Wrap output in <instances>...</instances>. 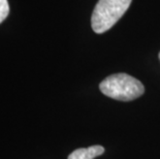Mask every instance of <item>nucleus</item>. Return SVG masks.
<instances>
[{"label": "nucleus", "mask_w": 160, "mask_h": 159, "mask_svg": "<svg viewBox=\"0 0 160 159\" xmlns=\"http://www.w3.org/2000/svg\"><path fill=\"white\" fill-rule=\"evenodd\" d=\"M99 89L104 95L121 101H131L145 92L144 85L127 73H116L105 77Z\"/></svg>", "instance_id": "nucleus-1"}, {"label": "nucleus", "mask_w": 160, "mask_h": 159, "mask_svg": "<svg viewBox=\"0 0 160 159\" xmlns=\"http://www.w3.org/2000/svg\"><path fill=\"white\" fill-rule=\"evenodd\" d=\"M132 0H98L91 17V27L95 33L110 30L127 12Z\"/></svg>", "instance_id": "nucleus-2"}, {"label": "nucleus", "mask_w": 160, "mask_h": 159, "mask_svg": "<svg viewBox=\"0 0 160 159\" xmlns=\"http://www.w3.org/2000/svg\"><path fill=\"white\" fill-rule=\"evenodd\" d=\"M104 153V148L99 145H95L89 148H81L74 150L69 154L67 159H94Z\"/></svg>", "instance_id": "nucleus-3"}, {"label": "nucleus", "mask_w": 160, "mask_h": 159, "mask_svg": "<svg viewBox=\"0 0 160 159\" xmlns=\"http://www.w3.org/2000/svg\"><path fill=\"white\" fill-rule=\"evenodd\" d=\"M9 13V5L8 0H0V24L6 19Z\"/></svg>", "instance_id": "nucleus-4"}, {"label": "nucleus", "mask_w": 160, "mask_h": 159, "mask_svg": "<svg viewBox=\"0 0 160 159\" xmlns=\"http://www.w3.org/2000/svg\"><path fill=\"white\" fill-rule=\"evenodd\" d=\"M159 59H160V53H159Z\"/></svg>", "instance_id": "nucleus-5"}]
</instances>
